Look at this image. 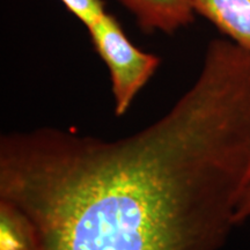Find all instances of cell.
Returning a JSON list of instances; mask_svg holds the SVG:
<instances>
[{
    "instance_id": "8992f818",
    "label": "cell",
    "mask_w": 250,
    "mask_h": 250,
    "mask_svg": "<svg viewBox=\"0 0 250 250\" xmlns=\"http://www.w3.org/2000/svg\"><path fill=\"white\" fill-rule=\"evenodd\" d=\"M70 13L76 17L86 28L101 19L105 13L103 0H61Z\"/></svg>"
},
{
    "instance_id": "277c9868",
    "label": "cell",
    "mask_w": 250,
    "mask_h": 250,
    "mask_svg": "<svg viewBox=\"0 0 250 250\" xmlns=\"http://www.w3.org/2000/svg\"><path fill=\"white\" fill-rule=\"evenodd\" d=\"M196 15L250 52V0H191Z\"/></svg>"
},
{
    "instance_id": "3957f363",
    "label": "cell",
    "mask_w": 250,
    "mask_h": 250,
    "mask_svg": "<svg viewBox=\"0 0 250 250\" xmlns=\"http://www.w3.org/2000/svg\"><path fill=\"white\" fill-rule=\"evenodd\" d=\"M145 33L174 34L195 20L191 0H117Z\"/></svg>"
},
{
    "instance_id": "6da1fadb",
    "label": "cell",
    "mask_w": 250,
    "mask_h": 250,
    "mask_svg": "<svg viewBox=\"0 0 250 250\" xmlns=\"http://www.w3.org/2000/svg\"><path fill=\"white\" fill-rule=\"evenodd\" d=\"M249 170L250 52L226 37L139 132L42 127L0 139V199L29 215L42 250H218Z\"/></svg>"
},
{
    "instance_id": "5b68a950",
    "label": "cell",
    "mask_w": 250,
    "mask_h": 250,
    "mask_svg": "<svg viewBox=\"0 0 250 250\" xmlns=\"http://www.w3.org/2000/svg\"><path fill=\"white\" fill-rule=\"evenodd\" d=\"M0 250H42L40 233L26 212L0 199Z\"/></svg>"
},
{
    "instance_id": "7a4b0ae2",
    "label": "cell",
    "mask_w": 250,
    "mask_h": 250,
    "mask_svg": "<svg viewBox=\"0 0 250 250\" xmlns=\"http://www.w3.org/2000/svg\"><path fill=\"white\" fill-rule=\"evenodd\" d=\"M90 40L111 79L115 114L123 116L160 66L156 55L143 51L131 42L117 18L105 13L87 27Z\"/></svg>"
},
{
    "instance_id": "52a82bcc",
    "label": "cell",
    "mask_w": 250,
    "mask_h": 250,
    "mask_svg": "<svg viewBox=\"0 0 250 250\" xmlns=\"http://www.w3.org/2000/svg\"><path fill=\"white\" fill-rule=\"evenodd\" d=\"M248 219H250V170L247 175L241 193L239 196V201H237L235 212L236 225L245 223Z\"/></svg>"
}]
</instances>
